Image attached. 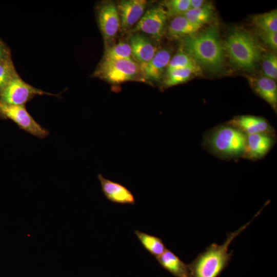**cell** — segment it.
<instances>
[{
    "label": "cell",
    "mask_w": 277,
    "mask_h": 277,
    "mask_svg": "<svg viewBox=\"0 0 277 277\" xmlns=\"http://www.w3.org/2000/svg\"><path fill=\"white\" fill-rule=\"evenodd\" d=\"M182 47L199 65L210 72H217L223 67L224 49L216 26L185 37Z\"/></svg>",
    "instance_id": "1"
},
{
    "label": "cell",
    "mask_w": 277,
    "mask_h": 277,
    "mask_svg": "<svg viewBox=\"0 0 277 277\" xmlns=\"http://www.w3.org/2000/svg\"><path fill=\"white\" fill-rule=\"evenodd\" d=\"M259 213L258 212L254 217ZM254 217L236 230L227 234L222 244L213 243L200 253L189 264L190 277H217L231 260L232 251L229 250V245Z\"/></svg>",
    "instance_id": "2"
},
{
    "label": "cell",
    "mask_w": 277,
    "mask_h": 277,
    "mask_svg": "<svg viewBox=\"0 0 277 277\" xmlns=\"http://www.w3.org/2000/svg\"><path fill=\"white\" fill-rule=\"evenodd\" d=\"M247 135L227 123L216 126L204 136L202 145L209 153L223 160L242 158Z\"/></svg>",
    "instance_id": "3"
},
{
    "label": "cell",
    "mask_w": 277,
    "mask_h": 277,
    "mask_svg": "<svg viewBox=\"0 0 277 277\" xmlns=\"http://www.w3.org/2000/svg\"><path fill=\"white\" fill-rule=\"evenodd\" d=\"M223 47L232 63L245 70L253 69L262 57L261 48L256 39L242 30L230 32Z\"/></svg>",
    "instance_id": "4"
},
{
    "label": "cell",
    "mask_w": 277,
    "mask_h": 277,
    "mask_svg": "<svg viewBox=\"0 0 277 277\" xmlns=\"http://www.w3.org/2000/svg\"><path fill=\"white\" fill-rule=\"evenodd\" d=\"M93 75L113 85L142 77L139 64L132 59L113 60L105 57L99 63Z\"/></svg>",
    "instance_id": "5"
},
{
    "label": "cell",
    "mask_w": 277,
    "mask_h": 277,
    "mask_svg": "<svg viewBox=\"0 0 277 277\" xmlns=\"http://www.w3.org/2000/svg\"><path fill=\"white\" fill-rule=\"evenodd\" d=\"M0 115L12 120L21 129L38 138H44L49 134V131L33 119L24 105L8 104L0 101Z\"/></svg>",
    "instance_id": "6"
},
{
    "label": "cell",
    "mask_w": 277,
    "mask_h": 277,
    "mask_svg": "<svg viewBox=\"0 0 277 277\" xmlns=\"http://www.w3.org/2000/svg\"><path fill=\"white\" fill-rule=\"evenodd\" d=\"M38 95L61 96L60 94H52L35 88L25 82L18 76L0 92V101L8 104L25 106L26 103Z\"/></svg>",
    "instance_id": "7"
},
{
    "label": "cell",
    "mask_w": 277,
    "mask_h": 277,
    "mask_svg": "<svg viewBox=\"0 0 277 277\" xmlns=\"http://www.w3.org/2000/svg\"><path fill=\"white\" fill-rule=\"evenodd\" d=\"M168 17L164 7H152L144 13L132 31H141L159 41L164 35Z\"/></svg>",
    "instance_id": "8"
},
{
    "label": "cell",
    "mask_w": 277,
    "mask_h": 277,
    "mask_svg": "<svg viewBox=\"0 0 277 277\" xmlns=\"http://www.w3.org/2000/svg\"><path fill=\"white\" fill-rule=\"evenodd\" d=\"M98 24L105 42L113 39L120 27V21L114 3L106 1L97 7Z\"/></svg>",
    "instance_id": "9"
},
{
    "label": "cell",
    "mask_w": 277,
    "mask_h": 277,
    "mask_svg": "<svg viewBox=\"0 0 277 277\" xmlns=\"http://www.w3.org/2000/svg\"><path fill=\"white\" fill-rule=\"evenodd\" d=\"M275 135L255 133L247 135L243 159L256 161L263 158L275 143Z\"/></svg>",
    "instance_id": "10"
},
{
    "label": "cell",
    "mask_w": 277,
    "mask_h": 277,
    "mask_svg": "<svg viewBox=\"0 0 277 277\" xmlns=\"http://www.w3.org/2000/svg\"><path fill=\"white\" fill-rule=\"evenodd\" d=\"M147 4L145 0H123L116 5L120 27L124 30L129 29L136 24L144 14Z\"/></svg>",
    "instance_id": "11"
},
{
    "label": "cell",
    "mask_w": 277,
    "mask_h": 277,
    "mask_svg": "<svg viewBox=\"0 0 277 277\" xmlns=\"http://www.w3.org/2000/svg\"><path fill=\"white\" fill-rule=\"evenodd\" d=\"M102 191L106 199L120 204H135L134 195L123 185L105 178L101 174L97 175Z\"/></svg>",
    "instance_id": "12"
},
{
    "label": "cell",
    "mask_w": 277,
    "mask_h": 277,
    "mask_svg": "<svg viewBox=\"0 0 277 277\" xmlns=\"http://www.w3.org/2000/svg\"><path fill=\"white\" fill-rule=\"evenodd\" d=\"M227 123L237 128L246 135L255 133L275 135L274 129L266 119L262 117L253 115L237 116Z\"/></svg>",
    "instance_id": "13"
},
{
    "label": "cell",
    "mask_w": 277,
    "mask_h": 277,
    "mask_svg": "<svg viewBox=\"0 0 277 277\" xmlns=\"http://www.w3.org/2000/svg\"><path fill=\"white\" fill-rule=\"evenodd\" d=\"M170 59L171 51L169 49L164 48L158 50L149 62L139 64L142 77L152 81H159Z\"/></svg>",
    "instance_id": "14"
},
{
    "label": "cell",
    "mask_w": 277,
    "mask_h": 277,
    "mask_svg": "<svg viewBox=\"0 0 277 277\" xmlns=\"http://www.w3.org/2000/svg\"><path fill=\"white\" fill-rule=\"evenodd\" d=\"M132 56L139 64L149 62L159 50L154 43L142 33L136 32L129 38Z\"/></svg>",
    "instance_id": "15"
},
{
    "label": "cell",
    "mask_w": 277,
    "mask_h": 277,
    "mask_svg": "<svg viewBox=\"0 0 277 277\" xmlns=\"http://www.w3.org/2000/svg\"><path fill=\"white\" fill-rule=\"evenodd\" d=\"M250 84L255 92L276 111L277 86L273 80L266 76L250 78Z\"/></svg>",
    "instance_id": "16"
},
{
    "label": "cell",
    "mask_w": 277,
    "mask_h": 277,
    "mask_svg": "<svg viewBox=\"0 0 277 277\" xmlns=\"http://www.w3.org/2000/svg\"><path fill=\"white\" fill-rule=\"evenodd\" d=\"M156 259L164 269L175 277H190L189 265L169 249H167Z\"/></svg>",
    "instance_id": "17"
},
{
    "label": "cell",
    "mask_w": 277,
    "mask_h": 277,
    "mask_svg": "<svg viewBox=\"0 0 277 277\" xmlns=\"http://www.w3.org/2000/svg\"><path fill=\"white\" fill-rule=\"evenodd\" d=\"M202 26L193 23L182 15L177 16L168 26L169 34L173 37H186L196 33Z\"/></svg>",
    "instance_id": "18"
},
{
    "label": "cell",
    "mask_w": 277,
    "mask_h": 277,
    "mask_svg": "<svg viewBox=\"0 0 277 277\" xmlns=\"http://www.w3.org/2000/svg\"><path fill=\"white\" fill-rule=\"evenodd\" d=\"M134 234L144 248L155 259L167 249L163 241L160 238L139 230H135Z\"/></svg>",
    "instance_id": "19"
},
{
    "label": "cell",
    "mask_w": 277,
    "mask_h": 277,
    "mask_svg": "<svg viewBox=\"0 0 277 277\" xmlns=\"http://www.w3.org/2000/svg\"><path fill=\"white\" fill-rule=\"evenodd\" d=\"M252 22L259 31L264 32L277 31V11L273 10L268 12L254 15Z\"/></svg>",
    "instance_id": "20"
},
{
    "label": "cell",
    "mask_w": 277,
    "mask_h": 277,
    "mask_svg": "<svg viewBox=\"0 0 277 277\" xmlns=\"http://www.w3.org/2000/svg\"><path fill=\"white\" fill-rule=\"evenodd\" d=\"M185 68L193 69L199 73L201 72L200 65L182 49L170 59L166 68V72Z\"/></svg>",
    "instance_id": "21"
},
{
    "label": "cell",
    "mask_w": 277,
    "mask_h": 277,
    "mask_svg": "<svg viewBox=\"0 0 277 277\" xmlns=\"http://www.w3.org/2000/svg\"><path fill=\"white\" fill-rule=\"evenodd\" d=\"M213 15V8L209 4L198 8L190 9L182 15L191 22L202 26L209 22Z\"/></svg>",
    "instance_id": "22"
},
{
    "label": "cell",
    "mask_w": 277,
    "mask_h": 277,
    "mask_svg": "<svg viewBox=\"0 0 277 277\" xmlns=\"http://www.w3.org/2000/svg\"><path fill=\"white\" fill-rule=\"evenodd\" d=\"M199 73L196 70L189 68L173 69L166 72L164 84L166 87L179 85L187 81L193 75Z\"/></svg>",
    "instance_id": "23"
},
{
    "label": "cell",
    "mask_w": 277,
    "mask_h": 277,
    "mask_svg": "<svg viewBox=\"0 0 277 277\" xmlns=\"http://www.w3.org/2000/svg\"><path fill=\"white\" fill-rule=\"evenodd\" d=\"M132 53L130 46L125 42L107 47L103 57L113 60H131Z\"/></svg>",
    "instance_id": "24"
},
{
    "label": "cell",
    "mask_w": 277,
    "mask_h": 277,
    "mask_svg": "<svg viewBox=\"0 0 277 277\" xmlns=\"http://www.w3.org/2000/svg\"><path fill=\"white\" fill-rule=\"evenodd\" d=\"M18 76L11 57L1 62L0 63V92L11 81Z\"/></svg>",
    "instance_id": "25"
},
{
    "label": "cell",
    "mask_w": 277,
    "mask_h": 277,
    "mask_svg": "<svg viewBox=\"0 0 277 277\" xmlns=\"http://www.w3.org/2000/svg\"><path fill=\"white\" fill-rule=\"evenodd\" d=\"M168 16L182 15L190 9V0H170L164 3Z\"/></svg>",
    "instance_id": "26"
},
{
    "label": "cell",
    "mask_w": 277,
    "mask_h": 277,
    "mask_svg": "<svg viewBox=\"0 0 277 277\" xmlns=\"http://www.w3.org/2000/svg\"><path fill=\"white\" fill-rule=\"evenodd\" d=\"M262 69L265 76L272 80L277 77V56L274 53L264 55L262 59Z\"/></svg>",
    "instance_id": "27"
},
{
    "label": "cell",
    "mask_w": 277,
    "mask_h": 277,
    "mask_svg": "<svg viewBox=\"0 0 277 277\" xmlns=\"http://www.w3.org/2000/svg\"><path fill=\"white\" fill-rule=\"evenodd\" d=\"M260 38L268 47L275 50L277 48V31L264 32L259 31Z\"/></svg>",
    "instance_id": "28"
},
{
    "label": "cell",
    "mask_w": 277,
    "mask_h": 277,
    "mask_svg": "<svg viewBox=\"0 0 277 277\" xmlns=\"http://www.w3.org/2000/svg\"><path fill=\"white\" fill-rule=\"evenodd\" d=\"M9 57H10L9 50L5 44L0 41V63Z\"/></svg>",
    "instance_id": "29"
},
{
    "label": "cell",
    "mask_w": 277,
    "mask_h": 277,
    "mask_svg": "<svg viewBox=\"0 0 277 277\" xmlns=\"http://www.w3.org/2000/svg\"><path fill=\"white\" fill-rule=\"evenodd\" d=\"M205 1L203 0H190V9L201 7L204 5Z\"/></svg>",
    "instance_id": "30"
}]
</instances>
